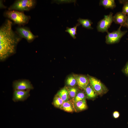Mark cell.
Listing matches in <instances>:
<instances>
[{
  "label": "cell",
  "mask_w": 128,
  "mask_h": 128,
  "mask_svg": "<svg viewBox=\"0 0 128 128\" xmlns=\"http://www.w3.org/2000/svg\"><path fill=\"white\" fill-rule=\"evenodd\" d=\"M113 13L110 12L107 15H105L104 18L97 23V29L98 32H104L108 31V30L113 21Z\"/></svg>",
  "instance_id": "6"
},
{
  "label": "cell",
  "mask_w": 128,
  "mask_h": 128,
  "mask_svg": "<svg viewBox=\"0 0 128 128\" xmlns=\"http://www.w3.org/2000/svg\"><path fill=\"white\" fill-rule=\"evenodd\" d=\"M66 84L67 87H73L76 86L77 83L74 76H71L69 77L67 80Z\"/></svg>",
  "instance_id": "22"
},
{
  "label": "cell",
  "mask_w": 128,
  "mask_h": 128,
  "mask_svg": "<svg viewBox=\"0 0 128 128\" xmlns=\"http://www.w3.org/2000/svg\"><path fill=\"white\" fill-rule=\"evenodd\" d=\"M77 21L82 25L83 27L88 29H93V28L91 27L93 23L91 21L88 19H82L79 18Z\"/></svg>",
  "instance_id": "17"
},
{
  "label": "cell",
  "mask_w": 128,
  "mask_h": 128,
  "mask_svg": "<svg viewBox=\"0 0 128 128\" xmlns=\"http://www.w3.org/2000/svg\"><path fill=\"white\" fill-rule=\"evenodd\" d=\"M121 26H120L117 30L111 32L108 31L107 32V34L105 37V42L108 44H112L118 43L121 38L127 32V30H121Z\"/></svg>",
  "instance_id": "4"
},
{
  "label": "cell",
  "mask_w": 128,
  "mask_h": 128,
  "mask_svg": "<svg viewBox=\"0 0 128 128\" xmlns=\"http://www.w3.org/2000/svg\"><path fill=\"white\" fill-rule=\"evenodd\" d=\"M99 5L103 6L106 9H113L116 6L114 0H100Z\"/></svg>",
  "instance_id": "15"
},
{
  "label": "cell",
  "mask_w": 128,
  "mask_h": 128,
  "mask_svg": "<svg viewBox=\"0 0 128 128\" xmlns=\"http://www.w3.org/2000/svg\"><path fill=\"white\" fill-rule=\"evenodd\" d=\"M81 24L79 23H77L76 25L73 27H67L66 29L65 30L66 32H67L69 34L70 36L74 39L76 38V35L77 34V27L79 26Z\"/></svg>",
  "instance_id": "20"
},
{
  "label": "cell",
  "mask_w": 128,
  "mask_h": 128,
  "mask_svg": "<svg viewBox=\"0 0 128 128\" xmlns=\"http://www.w3.org/2000/svg\"><path fill=\"white\" fill-rule=\"evenodd\" d=\"M127 15L122 12H117L113 16V21L116 24L125 27Z\"/></svg>",
  "instance_id": "11"
},
{
  "label": "cell",
  "mask_w": 128,
  "mask_h": 128,
  "mask_svg": "<svg viewBox=\"0 0 128 128\" xmlns=\"http://www.w3.org/2000/svg\"><path fill=\"white\" fill-rule=\"evenodd\" d=\"M30 90H14L12 100L14 102L23 101L26 100L30 95Z\"/></svg>",
  "instance_id": "9"
},
{
  "label": "cell",
  "mask_w": 128,
  "mask_h": 128,
  "mask_svg": "<svg viewBox=\"0 0 128 128\" xmlns=\"http://www.w3.org/2000/svg\"><path fill=\"white\" fill-rule=\"evenodd\" d=\"M87 76L89 83L98 95H102L108 92V89L100 80L89 75Z\"/></svg>",
  "instance_id": "5"
},
{
  "label": "cell",
  "mask_w": 128,
  "mask_h": 128,
  "mask_svg": "<svg viewBox=\"0 0 128 128\" xmlns=\"http://www.w3.org/2000/svg\"><path fill=\"white\" fill-rule=\"evenodd\" d=\"M119 113L117 111H114L113 114V116L114 117L115 119L118 118L119 116Z\"/></svg>",
  "instance_id": "25"
},
{
  "label": "cell",
  "mask_w": 128,
  "mask_h": 128,
  "mask_svg": "<svg viewBox=\"0 0 128 128\" xmlns=\"http://www.w3.org/2000/svg\"><path fill=\"white\" fill-rule=\"evenodd\" d=\"M63 103L64 102L60 97L56 94L54 98L52 104L55 107L60 109Z\"/></svg>",
  "instance_id": "21"
},
{
  "label": "cell",
  "mask_w": 128,
  "mask_h": 128,
  "mask_svg": "<svg viewBox=\"0 0 128 128\" xmlns=\"http://www.w3.org/2000/svg\"><path fill=\"white\" fill-rule=\"evenodd\" d=\"M75 112H78L86 109L87 105L86 100L80 101L73 102Z\"/></svg>",
  "instance_id": "14"
},
{
  "label": "cell",
  "mask_w": 128,
  "mask_h": 128,
  "mask_svg": "<svg viewBox=\"0 0 128 128\" xmlns=\"http://www.w3.org/2000/svg\"><path fill=\"white\" fill-rule=\"evenodd\" d=\"M77 83V85L80 89L84 90L89 81L88 76L83 75H76L74 76Z\"/></svg>",
  "instance_id": "10"
},
{
  "label": "cell",
  "mask_w": 128,
  "mask_h": 128,
  "mask_svg": "<svg viewBox=\"0 0 128 128\" xmlns=\"http://www.w3.org/2000/svg\"><path fill=\"white\" fill-rule=\"evenodd\" d=\"M125 27L128 28V14L127 15V16Z\"/></svg>",
  "instance_id": "26"
},
{
  "label": "cell",
  "mask_w": 128,
  "mask_h": 128,
  "mask_svg": "<svg viewBox=\"0 0 128 128\" xmlns=\"http://www.w3.org/2000/svg\"><path fill=\"white\" fill-rule=\"evenodd\" d=\"M120 3L123 4L122 12L126 15L128 14V0H119Z\"/></svg>",
  "instance_id": "23"
},
{
  "label": "cell",
  "mask_w": 128,
  "mask_h": 128,
  "mask_svg": "<svg viewBox=\"0 0 128 128\" xmlns=\"http://www.w3.org/2000/svg\"><path fill=\"white\" fill-rule=\"evenodd\" d=\"M60 109L64 111L69 112H75L73 101L70 100L64 102Z\"/></svg>",
  "instance_id": "13"
},
{
  "label": "cell",
  "mask_w": 128,
  "mask_h": 128,
  "mask_svg": "<svg viewBox=\"0 0 128 128\" xmlns=\"http://www.w3.org/2000/svg\"><path fill=\"white\" fill-rule=\"evenodd\" d=\"M12 23L6 19L0 28V60L3 61L15 54L18 44L22 38L12 28Z\"/></svg>",
  "instance_id": "1"
},
{
  "label": "cell",
  "mask_w": 128,
  "mask_h": 128,
  "mask_svg": "<svg viewBox=\"0 0 128 128\" xmlns=\"http://www.w3.org/2000/svg\"><path fill=\"white\" fill-rule=\"evenodd\" d=\"M13 87L14 90H31L33 89L30 82L27 79L16 80L13 83Z\"/></svg>",
  "instance_id": "8"
},
{
  "label": "cell",
  "mask_w": 128,
  "mask_h": 128,
  "mask_svg": "<svg viewBox=\"0 0 128 128\" xmlns=\"http://www.w3.org/2000/svg\"><path fill=\"white\" fill-rule=\"evenodd\" d=\"M68 91L70 99L72 101L80 89L76 86L73 87H66Z\"/></svg>",
  "instance_id": "19"
},
{
  "label": "cell",
  "mask_w": 128,
  "mask_h": 128,
  "mask_svg": "<svg viewBox=\"0 0 128 128\" xmlns=\"http://www.w3.org/2000/svg\"><path fill=\"white\" fill-rule=\"evenodd\" d=\"M84 90L86 94L87 98L88 99H94L98 95L89 83Z\"/></svg>",
  "instance_id": "12"
},
{
  "label": "cell",
  "mask_w": 128,
  "mask_h": 128,
  "mask_svg": "<svg viewBox=\"0 0 128 128\" xmlns=\"http://www.w3.org/2000/svg\"><path fill=\"white\" fill-rule=\"evenodd\" d=\"M4 15L12 20L15 23L20 26L27 23L31 18L30 16L26 15L23 12L14 10L6 11Z\"/></svg>",
  "instance_id": "2"
},
{
  "label": "cell",
  "mask_w": 128,
  "mask_h": 128,
  "mask_svg": "<svg viewBox=\"0 0 128 128\" xmlns=\"http://www.w3.org/2000/svg\"><path fill=\"white\" fill-rule=\"evenodd\" d=\"M16 32L22 38H24L29 43L38 37L37 35H34L30 29L26 27H18L16 28Z\"/></svg>",
  "instance_id": "7"
},
{
  "label": "cell",
  "mask_w": 128,
  "mask_h": 128,
  "mask_svg": "<svg viewBox=\"0 0 128 128\" xmlns=\"http://www.w3.org/2000/svg\"><path fill=\"white\" fill-rule=\"evenodd\" d=\"M122 71L125 75L128 77V61L127 63Z\"/></svg>",
  "instance_id": "24"
},
{
  "label": "cell",
  "mask_w": 128,
  "mask_h": 128,
  "mask_svg": "<svg viewBox=\"0 0 128 128\" xmlns=\"http://www.w3.org/2000/svg\"><path fill=\"white\" fill-rule=\"evenodd\" d=\"M36 4V1L34 0H18L9 8L8 10H14L23 12L28 11L33 9Z\"/></svg>",
  "instance_id": "3"
},
{
  "label": "cell",
  "mask_w": 128,
  "mask_h": 128,
  "mask_svg": "<svg viewBox=\"0 0 128 128\" xmlns=\"http://www.w3.org/2000/svg\"><path fill=\"white\" fill-rule=\"evenodd\" d=\"M87 96L84 90L80 89L72 100L73 102L80 101L86 100Z\"/></svg>",
  "instance_id": "18"
},
{
  "label": "cell",
  "mask_w": 128,
  "mask_h": 128,
  "mask_svg": "<svg viewBox=\"0 0 128 128\" xmlns=\"http://www.w3.org/2000/svg\"><path fill=\"white\" fill-rule=\"evenodd\" d=\"M57 94L60 97L64 102L70 100L69 93L66 87L61 89Z\"/></svg>",
  "instance_id": "16"
}]
</instances>
